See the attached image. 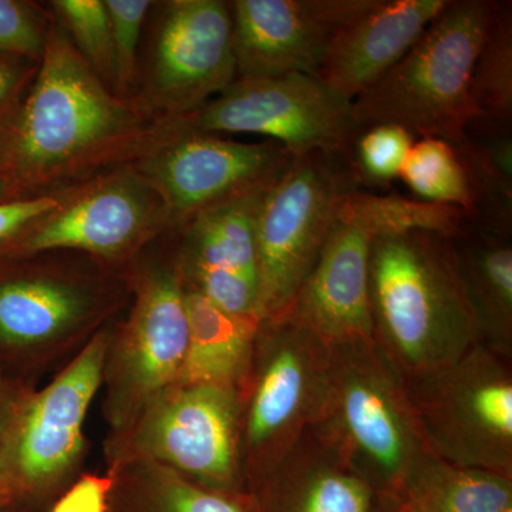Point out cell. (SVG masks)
Here are the masks:
<instances>
[{
  "instance_id": "6da1fadb",
  "label": "cell",
  "mask_w": 512,
  "mask_h": 512,
  "mask_svg": "<svg viewBox=\"0 0 512 512\" xmlns=\"http://www.w3.org/2000/svg\"><path fill=\"white\" fill-rule=\"evenodd\" d=\"M191 130V117L160 116L114 93L53 23L32 86L0 130V185L9 200L55 194Z\"/></svg>"
},
{
  "instance_id": "7a4b0ae2",
  "label": "cell",
  "mask_w": 512,
  "mask_h": 512,
  "mask_svg": "<svg viewBox=\"0 0 512 512\" xmlns=\"http://www.w3.org/2000/svg\"><path fill=\"white\" fill-rule=\"evenodd\" d=\"M369 284L376 343L403 379L451 365L481 343L450 238L372 239Z\"/></svg>"
},
{
  "instance_id": "3957f363",
  "label": "cell",
  "mask_w": 512,
  "mask_h": 512,
  "mask_svg": "<svg viewBox=\"0 0 512 512\" xmlns=\"http://www.w3.org/2000/svg\"><path fill=\"white\" fill-rule=\"evenodd\" d=\"M490 8L491 0H448L403 59L353 100L359 130L396 124L416 138L457 141L480 114L471 76Z\"/></svg>"
},
{
  "instance_id": "277c9868",
  "label": "cell",
  "mask_w": 512,
  "mask_h": 512,
  "mask_svg": "<svg viewBox=\"0 0 512 512\" xmlns=\"http://www.w3.org/2000/svg\"><path fill=\"white\" fill-rule=\"evenodd\" d=\"M126 302V272L100 262H0V360L37 375L76 355Z\"/></svg>"
},
{
  "instance_id": "5b68a950",
  "label": "cell",
  "mask_w": 512,
  "mask_h": 512,
  "mask_svg": "<svg viewBox=\"0 0 512 512\" xmlns=\"http://www.w3.org/2000/svg\"><path fill=\"white\" fill-rule=\"evenodd\" d=\"M113 326L100 329L52 382L20 404L0 440V491L10 504L47 512L84 473V429L103 384Z\"/></svg>"
},
{
  "instance_id": "8992f818",
  "label": "cell",
  "mask_w": 512,
  "mask_h": 512,
  "mask_svg": "<svg viewBox=\"0 0 512 512\" xmlns=\"http://www.w3.org/2000/svg\"><path fill=\"white\" fill-rule=\"evenodd\" d=\"M313 427L389 500L429 451L421 443L403 376L376 340L329 345L328 394Z\"/></svg>"
},
{
  "instance_id": "52a82bcc",
  "label": "cell",
  "mask_w": 512,
  "mask_h": 512,
  "mask_svg": "<svg viewBox=\"0 0 512 512\" xmlns=\"http://www.w3.org/2000/svg\"><path fill=\"white\" fill-rule=\"evenodd\" d=\"M362 190L350 151L293 156L266 191L256 220L258 313L282 318L318 261L340 208Z\"/></svg>"
},
{
  "instance_id": "ba28073f",
  "label": "cell",
  "mask_w": 512,
  "mask_h": 512,
  "mask_svg": "<svg viewBox=\"0 0 512 512\" xmlns=\"http://www.w3.org/2000/svg\"><path fill=\"white\" fill-rule=\"evenodd\" d=\"M510 360L478 343L451 365L404 379L421 443L431 454L512 478Z\"/></svg>"
},
{
  "instance_id": "9c48e42d",
  "label": "cell",
  "mask_w": 512,
  "mask_h": 512,
  "mask_svg": "<svg viewBox=\"0 0 512 512\" xmlns=\"http://www.w3.org/2000/svg\"><path fill=\"white\" fill-rule=\"evenodd\" d=\"M328 373V343L292 320H261L242 396L245 493L318 423L328 394Z\"/></svg>"
},
{
  "instance_id": "30bf717a",
  "label": "cell",
  "mask_w": 512,
  "mask_h": 512,
  "mask_svg": "<svg viewBox=\"0 0 512 512\" xmlns=\"http://www.w3.org/2000/svg\"><path fill=\"white\" fill-rule=\"evenodd\" d=\"M242 394L210 384H175L123 430L107 434V466L143 458L217 493L245 498Z\"/></svg>"
},
{
  "instance_id": "8fae6325",
  "label": "cell",
  "mask_w": 512,
  "mask_h": 512,
  "mask_svg": "<svg viewBox=\"0 0 512 512\" xmlns=\"http://www.w3.org/2000/svg\"><path fill=\"white\" fill-rule=\"evenodd\" d=\"M130 308L114 323L104 362L103 412L109 433L180 382L188 343L185 284L177 255L126 272Z\"/></svg>"
},
{
  "instance_id": "7c38bea8",
  "label": "cell",
  "mask_w": 512,
  "mask_h": 512,
  "mask_svg": "<svg viewBox=\"0 0 512 512\" xmlns=\"http://www.w3.org/2000/svg\"><path fill=\"white\" fill-rule=\"evenodd\" d=\"M56 207L0 245V262L77 251L117 269L171 228L167 205L136 165L55 192Z\"/></svg>"
},
{
  "instance_id": "4fadbf2b",
  "label": "cell",
  "mask_w": 512,
  "mask_h": 512,
  "mask_svg": "<svg viewBox=\"0 0 512 512\" xmlns=\"http://www.w3.org/2000/svg\"><path fill=\"white\" fill-rule=\"evenodd\" d=\"M201 133L265 136L292 156L312 151H350L360 130L353 101L319 77L289 73L237 79L191 116Z\"/></svg>"
},
{
  "instance_id": "5bb4252c",
  "label": "cell",
  "mask_w": 512,
  "mask_h": 512,
  "mask_svg": "<svg viewBox=\"0 0 512 512\" xmlns=\"http://www.w3.org/2000/svg\"><path fill=\"white\" fill-rule=\"evenodd\" d=\"M237 80L232 16L222 0L165 3L147 84L137 96L165 117L185 119Z\"/></svg>"
},
{
  "instance_id": "9a60e30c",
  "label": "cell",
  "mask_w": 512,
  "mask_h": 512,
  "mask_svg": "<svg viewBox=\"0 0 512 512\" xmlns=\"http://www.w3.org/2000/svg\"><path fill=\"white\" fill-rule=\"evenodd\" d=\"M274 141L241 143L191 130L134 164L163 198L171 228L274 180L292 160Z\"/></svg>"
},
{
  "instance_id": "2e32d148",
  "label": "cell",
  "mask_w": 512,
  "mask_h": 512,
  "mask_svg": "<svg viewBox=\"0 0 512 512\" xmlns=\"http://www.w3.org/2000/svg\"><path fill=\"white\" fill-rule=\"evenodd\" d=\"M376 0H235L237 79L301 73L318 77L330 46Z\"/></svg>"
},
{
  "instance_id": "e0dca14e",
  "label": "cell",
  "mask_w": 512,
  "mask_h": 512,
  "mask_svg": "<svg viewBox=\"0 0 512 512\" xmlns=\"http://www.w3.org/2000/svg\"><path fill=\"white\" fill-rule=\"evenodd\" d=\"M274 180L202 212L183 228L177 259L185 286L235 315L259 318L256 220Z\"/></svg>"
},
{
  "instance_id": "ac0fdd59",
  "label": "cell",
  "mask_w": 512,
  "mask_h": 512,
  "mask_svg": "<svg viewBox=\"0 0 512 512\" xmlns=\"http://www.w3.org/2000/svg\"><path fill=\"white\" fill-rule=\"evenodd\" d=\"M370 245L372 238L365 229L339 217L318 261L282 318L311 330L328 345L375 340Z\"/></svg>"
},
{
  "instance_id": "d6986e66",
  "label": "cell",
  "mask_w": 512,
  "mask_h": 512,
  "mask_svg": "<svg viewBox=\"0 0 512 512\" xmlns=\"http://www.w3.org/2000/svg\"><path fill=\"white\" fill-rule=\"evenodd\" d=\"M387 500L315 427L245 495L248 512H380Z\"/></svg>"
},
{
  "instance_id": "ffe728a7",
  "label": "cell",
  "mask_w": 512,
  "mask_h": 512,
  "mask_svg": "<svg viewBox=\"0 0 512 512\" xmlns=\"http://www.w3.org/2000/svg\"><path fill=\"white\" fill-rule=\"evenodd\" d=\"M448 0H376L330 46L318 77L350 101L369 90L412 49Z\"/></svg>"
},
{
  "instance_id": "44dd1931",
  "label": "cell",
  "mask_w": 512,
  "mask_h": 512,
  "mask_svg": "<svg viewBox=\"0 0 512 512\" xmlns=\"http://www.w3.org/2000/svg\"><path fill=\"white\" fill-rule=\"evenodd\" d=\"M188 343L181 384H210L244 396L261 319L224 311L185 286Z\"/></svg>"
},
{
  "instance_id": "7402d4cb",
  "label": "cell",
  "mask_w": 512,
  "mask_h": 512,
  "mask_svg": "<svg viewBox=\"0 0 512 512\" xmlns=\"http://www.w3.org/2000/svg\"><path fill=\"white\" fill-rule=\"evenodd\" d=\"M451 241L481 343L511 359L512 237L470 224Z\"/></svg>"
},
{
  "instance_id": "603a6c76",
  "label": "cell",
  "mask_w": 512,
  "mask_h": 512,
  "mask_svg": "<svg viewBox=\"0 0 512 512\" xmlns=\"http://www.w3.org/2000/svg\"><path fill=\"white\" fill-rule=\"evenodd\" d=\"M470 188V224L512 237V123L478 114L451 143Z\"/></svg>"
},
{
  "instance_id": "cb8c5ba5",
  "label": "cell",
  "mask_w": 512,
  "mask_h": 512,
  "mask_svg": "<svg viewBox=\"0 0 512 512\" xmlns=\"http://www.w3.org/2000/svg\"><path fill=\"white\" fill-rule=\"evenodd\" d=\"M396 512H507L512 478L447 463L426 451L392 498Z\"/></svg>"
},
{
  "instance_id": "d4e9b609",
  "label": "cell",
  "mask_w": 512,
  "mask_h": 512,
  "mask_svg": "<svg viewBox=\"0 0 512 512\" xmlns=\"http://www.w3.org/2000/svg\"><path fill=\"white\" fill-rule=\"evenodd\" d=\"M109 512H248L245 498L217 493L156 461L109 464Z\"/></svg>"
},
{
  "instance_id": "484cf974",
  "label": "cell",
  "mask_w": 512,
  "mask_h": 512,
  "mask_svg": "<svg viewBox=\"0 0 512 512\" xmlns=\"http://www.w3.org/2000/svg\"><path fill=\"white\" fill-rule=\"evenodd\" d=\"M339 217L356 222L372 239L410 232H433L453 239L470 225L466 212L454 205L406 197L399 192L352 191L343 201Z\"/></svg>"
},
{
  "instance_id": "4316f807",
  "label": "cell",
  "mask_w": 512,
  "mask_h": 512,
  "mask_svg": "<svg viewBox=\"0 0 512 512\" xmlns=\"http://www.w3.org/2000/svg\"><path fill=\"white\" fill-rule=\"evenodd\" d=\"M480 114L512 123V2L491 0L490 16L471 76Z\"/></svg>"
},
{
  "instance_id": "83f0119b",
  "label": "cell",
  "mask_w": 512,
  "mask_h": 512,
  "mask_svg": "<svg viewBox=\"0 0 512 512\" xmlns=\"http://www.w3.org/2000/svg\"><path fill=\"white\" fill-rule=\"evenodd\" d=\"M399 178L413 192V197L454 205L466 212L467 217L470 214L471 197L466 171L456 150L446 140L416 138Z\"/></svg>"
},
{
  "instance_id": "f1b7e54d",
  "label": "cell",
  "mask_w": 512,
  "mask_h": 512,
  "mask_svg": "<svg viewBox=\"0 0 512 512\" xmlns=\"http://www.w3.org/2000/svg\"><path fill=\"white\" fill-rule=\"evenodd\" d=\"M60 25L72 39L93 72L114 90V49L106 0H56L52 2Z\"/></svg>"
},
{
  "instance_id": "f546056e",
  "label": "cell",
  "mask_w": 512,
  "mask_h": 512,
  "mask_svg": "<svg viewBox=\"0 0 512 512\" xmlns=\"http://www.w3.org/2000/svg\"><path fill=\"white\" fill-rule=\"evenodd\" d=\"M416 137L396 124H377L360 131L350 150L353 170L365 191L389 190L399 178Z\"/></svg>"
},
{
  "instance_id": "4dcf8cb0",
  "label": "cell",
  "mask_w": 512,
  "mask_h": 512,
  "mask_svg": "<svg viewBox=\"0 0 512 512\" xmlns=\"http://www.w3.org/2000/svg\"><path fill=\"white\" fill-rule=\"evenodd\" d=\"M113 32L114 90L121 97H131V87L137 77V49L141 29L148 10L153 6L150 0H106Z\"/></svg>"
},
{
  "instance_id": "1f68e13d",
  "label": "cell",
  "mask_w": 512,
  "mask_h": 512,
  "mask_svg": "<svg viewBox=\"0 0 512 512\" xmlns=\"http://www.w3.org/2000/svg\"><path fill=\"white\" fill-rule=\"evenodd\" d=\"M49 29L28 3L0 0V55L39 63Z\"/></svg>"
},
{
  "instance_id": "d6a6232c",
  "label": "cell",
  "mask_w": 512,
  "mask_h": 512,
  "mask_svg": "<svg viewBox=\"0 0 512 512\" xmlns=\"http://www.w3.org/2000/svg\"><path fill=\"white\" fill-rule=\"evenodd\" d=\"M113 477L103 474L83 473L47 512H109Z\"/></svg>"
},
{
  "instance_id": "836d02e7",
  "label": "cell",
  "mask_w": 512,
  "mask_h": 512,
  "mask_svg": "<svg viewBox=\"0 0 512 512\" xmlns=\"http://www.w3.org/2000/svg\"><path fill=\"white\" fill-rule=\"evenodd\" d=\"M20 57L0 56V130L22 101L26 84L35 77L37 64L23 63ZM30 62V60H26Z\"/></svg>"
},
{
  "instance_id": "e575fe53",
  "label": "cell",
  "mask_w": 512,
  "mask_h": 512,
  "mask_svg": "<svg viewBox=\"0 0 512 512\" xmlns=\"http://www.w3.org/2000/svg\"><path fill=\"white\" fill-rule=\"evenodd\" d=\"M55 194L0 202V245L56 207Z\"/></svg>"
},
{
  "instance_id": "d590c367",
  "label": "cell",
  "mask_w": 512,
  "mask_h": 512,
  "mask_svg": "<svg viewBox=\"0 0 512 512\" xmlns=\"http://www.w3.org/2000/svg\"><path fill=\"white\" fill-rule=\"evenodd\" d=\"M35 387L12 376L0 360V440L9 429L13 417L18 412L20 404Z\"/></svg>"
},
{
  "instance_id": "8d00e7d4",
  "label": "cell",
  "mask_w": 512,
  "mask_h": 512,
  "mask_svg": "<svg viewBox=\"0 0 512 512\" xmlns=\"http://www.w3.org/2000/svg\"><path fill=\"white\" fill-rule=\"evenodd\" d=\"M0 512H30L25 508H20L18 505H8V507L0 508Z\"/></svg>"
},
{
  "instance_id": "74e56055",
  "label": "cell",
  "mask_w": 512,
  "mask_h": 512,
  "mask_svg": "<svg viewBox=\"0 0 512 512\" xmlns=\"http://www.w3.org/2000/svg\"><path fill=\"white\" fill-rule=\"evenodd\" d=\"M8 505H12L10 504L9 498L0 491V508L8 507Z\"/></svg>"
},
{
  "instance_id": "f35d334b",
  "label": "cell",
  "mask_w": 512,
  "mask_h": 512,
  "mask_svg": "<svg viewBox=\"0 0 512 512\" xmlns=\"http://www.w3.org/2000/svg\"><path fill=\"white\" fill-rule=\"evenodd\" d=\"M380 512H396L394 511L392 501L387 500V503L384 504V507L382 508V510H380Z\"/></svg>"
},
{
  "instance_id": "ab89813d",
  "label": "cell",
  "mask_w": 512,
  "mask_h": 512,
  "mask_svg": "<svg viewBox=\"0 0 512 512\" xmlns=\"http://www.w3.org/2000/svg\"><path fill=\"white\" fill-rule=\"evenodd\" d=\"M0 198H5V191H3L2 185H0Z\"/></svg>"
},
{
  "instance_id": "60d3db41",
  "label": "cell",
  "mask_w": 512,
  "mask_h": 512,
  "mask_svg": "<svg viewBox=\"0 0 512 512\" xmlns=\"http://www.w3.org/2000/svg\"><path fill=\"white\" fill-rule=\"evenodd\" d=\"M507 512H512V510H508Z\"/></svg>"
}]
</instances>
